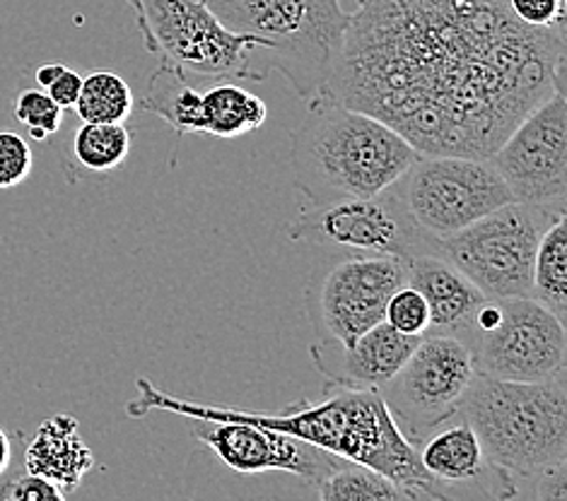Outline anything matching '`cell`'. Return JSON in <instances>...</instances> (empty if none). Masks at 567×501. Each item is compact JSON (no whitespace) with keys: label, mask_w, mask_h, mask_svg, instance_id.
<instances>
[{"label":"cell","mask_w":567,"mask_h":501,"mask_svg":"<svg viewBox=\"0 0 567 501\" xmlns=\"http://www.w3.org/2000/svg\"><path fill=\"white\" fill-rule=\"evenodd\" d=\"M532 300L553 311L563 323L567 316V225L565 215L553 222L538 239L534 270H532Z\"/></svg>","instance_id":"obj_19"},{"label":"cell","mask_w":567,"mask_h":501,"mask_svg":"<svg viewBox=\"0 0 567 501\" xmlns=\"http://www.w3.org/2000/svg\"><path fill=\"white\" fill-rule=\"evenodd\" d=\"M133 131L126 124H90L73 133V159L87 174H112L128 159Z\"/></svg>","instance_id":"obj_21"},{"label":"cell","mask_w":567,"mask_h":501,"mask_svg":"<svg viewBox=\"0 0 567 501\" xmlns=\"http://www.w3.org/2000/svg\"><path fill=\"white\" fill-rule=\"evenodd\" d=\"M423 335H406L386 321L358 335L353 343H312L309 357L327 386L350 390H377L411 357Z\"/></svg>","instance_id":"obj_14"},{"label":"cell","mask_w":567,"mask_h":501,"mask_svg":"<svg viewBox=\"0 0 567 501\" xmlns=\"http://www.w3.org/2000/svg\"><path fill=\"white\" fill-rule=\"evenodd\" d=\"M80 87H83V75L63 65L59 75L53 77L51 83L44 87V92L61 106V109H73L75 102H78Z\"/></svg>","instance_id":"obj_28"},{"label":"cell","mask_w":567,"mask_h":501,"mask_svg":"<svg viewBox=\"0 0 567 501\" xmlns=\"http://www.w3.org/2000/svg\"><path fill=\"white\" fill-rule=\"evenodd\" d=\"M394 186L415 225L432 237L454 234L512 200L488 157L417 155Z\"/></svg>","instance_id":"obj_12"},{"label":"cell","mask_w":567,"mask_h":501,"mask_svg":"<svg viewBox=\"0 0 567 501\" xmlns=\"http://www.w3.org/2000/svg\"><path fill=\"white\" fill-rule=\"evenodd\" d=\"M534 499L567 501V466L546 472L534 482Z\"/></svg>","instance_id":"obj_29"},{"label":"cell","mask_w":567,"mask_h":501,"mask_svg":"<svg viewBox=\"0 0 567 501\" xmlns=\"http://www.w3.org/2000/svg\"><path fill=\"white\" fill-rule=\"evenodd\" d=\"M63 114L65 109H61L42 87L22 90L12 102V116L20 126H24L27 135L39 143L53 138L61 131Z\"/></svg>","instance_id":"obj_23"},{"label":"cell","mask_w":567,"mask_h":501,"mask_svg":"<svg viewBox=\"0 0 567 501\" xmlns=\"http://www.w3.org/2000/svg\"><path fill=\"white\" fill-rule=\"evenodd\" d=\"M466 345L476 374L499 382H544L565 369V323L529 294L485 300Z\"/></svg>","instance_id":"obj_9"},{"label":"cell","mask_w":567,"mask_h":501,"mask_svg":"<svg viewBox=\"0 0 567 501\" xmlns=\"http://www.w3.org/2000/svg\"><path fill=\"white\" fill-rule=\"evenodd\" d=\"M384 321L399 333L425 335L430 328V309L425 296L415 288H411V284H401V288L389 296Z\"/></svg>","instance_id":"obj_24"},{"label":"cell","mask_w":567,"mask_h":501,"mask_svg":"<svg viewBox=\"0 0 567 501\" xmlns=\"http://www.w3.org/2000/svg\"><path fill=\"white\" fill-rule=\"evenodd\" d=\"M456 417L476 431L485 458L517 484L567 466L565 369L529 384L476 374Z\"/></svg>","instance_id":"obj_3"},{"label":"cell","mask_w":567,"mask_h":501,"mask_svg":"<svg viewBox=\"0 0 567 501\" xmlns=\"http://www.w3.org/2000/svg\"><path fill=\"white\" fill-rule=\"evenodd\" d=\"M563 215L509 200L458 232L437 237V253L488 300L526 296L538 239Z\"/></svg>","instance_id":"obj_7"},{"label":"cell","mask_w":567,"mask_h":501,"mask_svg":"<svg viewBox=\"0 0 567 501\" xmlns=\"http://www.w3.org/2000/svg\"><path fill=\"white\" fill-rule=\"evenodd\" d=\"M476 376L474 355L454 335L425 333L380 396L415 449L444 422H452Z\"/></svg>","instance_id":"obj_10"},{"label":"cell","mask_w":567,"mask_h":501,"mask_svg":"<svg viewBox=\"0 0 567 501\" xmlns=\"http://www.w3.org/2000/svg\"><path fill=\"white\" fill-rule=\"evenodd\" d=\"M327 255L305 284V311L317 343L346 345L384 321L389 296L409 278V261L399 255Z\"/></svg>","instance_id":"obj_8"},{"label":"cell","mask_w":567,"mask_h":501,"mask_svg":"<svg viewBox=\"0 0 567 501\" xmlns=\"http://www.w3.org/2000/svg\"><path fill=\"white\" fill-rule=\"evenodd\" d=\"M565 92V24L529 27L507 0H358L327 87L417 155L491 157Z\"/></svg>","instance_id":"obj_1"},{"label":"cell","mask_w":567,"mask_h":501,"mask_svg":"<svg viewBox=\"0 0 567 501\" xmlns=\"http://www.w3.org/2000/svg\"><path fill=\"white\" fill-rule=\"evenodd\" d=\"M507 184L512 200L565 212L567 198V109L565 92L550 94L526 114L488 157Z\"/></svg>","instance_id":"obj_13"},{"label":"cell","mask_w":567,"mask_h":501,"mask_svg":"<svg viewBox=\"0 0 567 501\" xmlns=\"http://www.w3.org/2000/svg\"><path fill=\"white\" fill-rule=\"evenodd\" d=\"M133 90L124 77L97 71L83 77V87H80L75 114L80 121H90V124H126L133 112Z\"/></svg>","instance_id":"obj_22"},{"label":"cell","mask_w":567,"mask_h":501,"mask_svg":"<svg viewBox=\"0 0 567 501\" xmlns=\"http://www.w3.org/2000/svg\"><path fill=\"white\" fill-rule=\"evenodd\" d=\"M268 118V106L261 97L237 83H213L200 92L198 135L210 138H239L259 131Z\"/></svg>","instance_id":"obj_18"},{"label":"cell","mask_w":567,"mask_h":501,"mask_svg":"<svg viewBox=\"0 0 567 501\" xmlns=\"http://www.w3.org/2000/svg\"><path fill=\"white\" fill-rule=\"evenodd\" d=\"M12 437L8 431L0 427V476H6V472L12 468V453H16V446H12Z\"/></svg>","instance_id":"obj_30"},{"label":"cell","mask_w":567,"mask_h":501,"mask_svg":"<svg viewBox=\"0 0 567 501\" xmlns=\"http://www.w3.org/2000/svg\"><path fill=\"white\" fill-rule=\"evenodd\" d=\"M507 8L529 27L565 24V0H507Z\"/></svg>","instance_id":"obj_27"},{"label":"cell","mask_w":567,"mask_h":501,"mask_svg":"<svg viewBox=\"0 0 567 501\" xmlns=\"http://www.w3.org/2000/svg\"><path fill=\"white\" fill-rule=\"evenodd\" d=\"M138 396L128 400L126 415L141 419L155 410L194 419L196 439L218 456L220 463L241 476L259 472H288L305 484L315 487L327 472L339 463V456L317 449V446L282 435L278 429L249 422L223 413L220 405L184 400L162 393L147 378L136 382Z\"/></svg>","instance_id":"obj_5"},{"label":"cell","mask_w":567,"mask_h":501,"mask_svg":"<svg viewBox=\"0 0 567 501\" xmlns=\"http://www.w3.org/2000/svg\"><path fill=\"white\" fill-rule=\"evenodd\" d=\"M65 494L56 484H51L32 472H12V468L0 476V501H63Z\"/></svg>","instance_id":"obj_26"},{"label":"cell","mask_w":567,"mask_h":501,"mask_svg":"<svg viewBox=\"0 0 567 501\" xmlns=\"http://www.w3.org/2000/svg\"><path fill=\"white\" fill-rule=\"evenodd\" d=\"M128 6L147 51L194 85L259 83L251 59L261 46L251 36L229 32L204 0H128Z\"/></svg>","instance_id":"obj_6"},{"label":"cell","mask_w":567,"mask_h":501,"mask_svg":"<svg viewBox=\"0 0 567 501\" xmlns=\"http://www.w3.org/2000/svg\"><path fill=\"white\" fill-rule=\"evenodd\" d=\"M292 133V181L312 206L370 198L394 186L417 159L415 147L384 121L317 97Z\"/></svg>","instance_id":"obj_2"},{"label":"cell","mask_w":567,"mask_h":501,"mask_svg":"<svg viewBox=\"0 0 567 501\" xmlns=\"http://www.w3.org/2000/svg\"><path fill=\"white\" fill-rule=\"evenodd\" d=\"M34 167L32 147L20 133L0 131V191L16 188L30 179Z\"/></svg>","instance_id":"obj_25"},{"label":"cell","mask_w":567,"mask_h":501,"mask_svg":"<svg viewBox=\"0 0 567 501\" xmlns=\"http://www.w3.org/2000/svg\"><path fill=\"white\" fill-rule=\"evenodd\" d=\"M315 494L321 501H411L413 497L401 484L353 460H339L327 476L315 484Z\"/></svg>","instance_id":"obj_20"},{"label":"cell","mask_w":567,"mask_h":501,"mask_svg":"<svg viewBox=\"0 0 567 501\" xmlns=\"http://www.w3.org/2000/svg\"><path fill=\"white\" fill-rule=\"evenodd\" d=\"M292 241H309L346 253L415 255L437 253V237L415 225L396 186L370 198H346L309 206L286 227Z\"/></svg>","instance_id":"obj_11"},{"label":"cell","mask_w":567,"mask_h":501,"mask_svg":"<svg viewBox=\"0 0 567 501\" xmlns=\"http://www.w3.org/2000/svg\"><path fill=\"white\" fill-rule=\"evenodd\" d=\"M423 468L435 478L447 497H456L454 487H476L488 499H515L519 484L505 470L495 468L483 453V446L464 419L456 425L444 422L417 446Z\"/></svg>","instance_id":"obj_15"},{"label":"cell","mask_w":567,"mask_h":501,"mask_svg":"<svg viewBox=\"0 0 567 501\" xmlns=\"http://www.w3.org/2000/svg\"><path fill=\"white\" fill-rule=\"evenodd\" d=\"M229 32L261 46L256 73L278 71L305 104L327 87L339 61L350 12L341 0H204ZM254 61V59H251Z\"/></svg>","instance_id":"obj_4"},{"label":"cell","mask_w":567,"mask_h":501,"mask_svg":"<svg viewBox=\"0 0 567 501\" xmlns=\"http://www.w3.org/2000/svg\"><path fill=\"white\" fill-rule=\"evenodd\" d=\"M406 284L425 296L430 309L427 333L454 335L468 343L474 319L488 296L462 270L444 261L440 253H423L409 261Z\"/></svg>","instance_id":"obj_16"},{"label":"cell","mask_w":567,"mask_h":501,"mask_svg":"<svg viewBox=\"0 0 567 501\" xmlns=\"http://www.w3.org/2000/svg\"><path fill=\"white\" fill-rule=\"evenodd\" d=\"M94 468V453L71 415L47 417L24 449V470L71 497Z\"/></svg>","instance_id":"obj_17"}]
</instances>
